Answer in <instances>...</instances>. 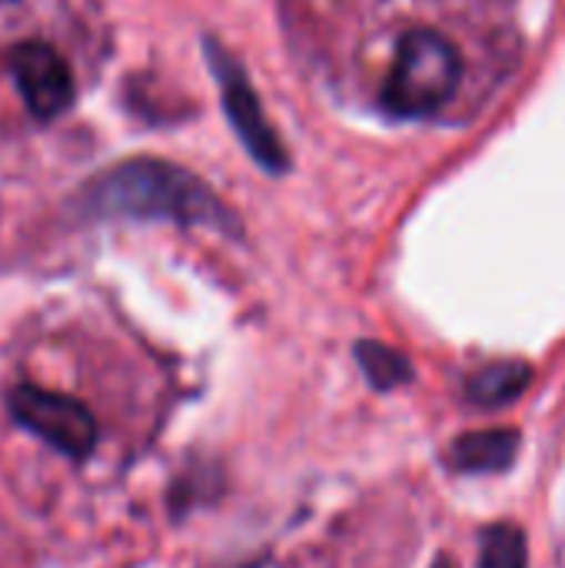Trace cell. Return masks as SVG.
Here are the masks:
<instances>
[{"mask_svg":"<svg viewBox=\"0 0 565 568\" xmlns=\"http://www.w3.org/2000/svg\"><path fill=\"white\" fill-rule=\"evenodd\" d=\"M80 210L97 220H170L240 236V220L196 173L153 156L123 160L93 176L80 193Z\"/></svg>","mask_w":565,"mask_h":568,"instance_id":"6da1fadb","label":"cell"},{"mask_svg":"<svg viewBox=\"0 0 565 568\" xmlns=\"http://www.w3.org/2000/svg\"><path fill=\"white\" fill-rule=\"evenodd\" d=\"M0 3H3V0H0Z\"/></svg>","mask_w":565,"mask_h":568,"instance_id":"8fae6325","label":"cell"},{"mask_svg":"<svg viewBox=\"0 0 565 568\" xmlns=\"http://www.w3.org/2000/svg\"><path fill=\"white\" fill-rule=\"evenodd\" d=\"M10 73L37 120H57L73 103V73L60 50L43 40H27L10 50Z\"/></svg>","mask_w":565,"mask_h":568,"instance_id":"5b68a950","label":"cell"},{"mask_svg":"<svg viewBox=\"0 0 565 568\" xmlns=\"http://www.w3.org/2000/svg\"><path fill=\"white\" fill-rule=\"evenodd\" d=\"M519 453V436L513 429H490V433H466L450 449V466L456 473H503L513 466Z\"/></svg>","mask_w":565,"mask_h":568,"instance_id":"8992f818","label":"cell"},{"mask_svg":"<svg viewBox=\"0 0 565 568\" xmlns=\"http://www.w3.org/2000/svg\"><path fill=\"white\" fill-rule=\"evenodd\" d=\"M7 403H10V416L23 429L40 436L47 446H53L57 453H63L70 459H87L93 453L97 419L80 399L50 393V389H37V386H17V389H10Z\"/></svg>","mask_w":565,"mask_h":568,"instance_id":"277c9868","label":"cell"},{"mask_svg":"<svg viewBox=\"0 0 565 568\" xmlns=\"http://www.w3.org/2000/svg\"><path fill=\"white\" fill-rule=\"evenodd\" d=\"M460 77H463V60L453 40L420 27L400 40L380 103L386 113L400 120L430 116L456 93Z\"/></svg>","mask_w":565,"mask_h":568,"instance_id":"7a4b0ae2","label":"cell"},{"mask_svg":"<svg viewBox=\"0 0 565 568\" xmlns=\"http://www.w3.org/2000/svg\"><path fill=\"white\" fill-rule=\"evenodd\" d=\"M356 359L370 379L373 389H396L413 379V366L403 353L383 346V343H356Z\"/></svg>","mask_w":565,"mask_h":568,"instance_id":"ba28073f","label":"cell"},{"mask_svg":"<svg viewBox=\"0 0 565 568\" xmlns=\"http://www.w3.org/2000/svg\"><path fill=\"white\" fill-rule=\"evenodd\" d=\"M436 568H453L450 562H436Z\"/></svg>","mask_w":565,"mask_h":568,"instance_id":"30bf717a","label":"cell"},{"mask_svg":"<svg viewBox=\"0 0 565 568\" xmlns=\"http://www.w3.org/2000/svg\"><path fill=\"white\" fill-rule=\"evenodd\" d=\"M206 63L216 77L220 97H223V110L226 120L233 123L240 143L246 146V153L266 170V173H286L290 170V156L286 146L280 143V136L273 133L270 120L263 116L260 97L246 77V70L240 67V60L213 37H206Z\"/></svg>","mask_w":565,"mask_h":568,"instance_id":"3957f363","label":"cell"},{"mask_svg":"<svg viewBox=\"0 0 565 568\" xmlns=\"http://www.w3.org/2000/svg\"><path fill=\"white\" fill-rule=\"evenodd\" d=\"M529 366L526 363H496V366H486L480 369L470 383H466V396L476 403V406H503L509 399H516L526 383H529Z\"/></svg>","mask_w":565,"mask_h":568,"instance_id":"52a82bcc","label":"cell"},{"mask_svg":"<svg viewBox=\"0 0 565 568\" xmlns=\"http://www.w3.org/2000/svg\"><path fill=\"white\" fill-rule=\"evenodd\" d=\"M480 568H526V539L516 526H490L483 532Z\"/></svg>","mask_w":565,"mask_h":568,"instance_id":"9c48e42d","label":"cell"}]
</instances>
